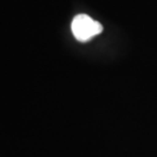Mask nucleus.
Returning a JSON list of instances; mask_svg holds the SVG:
<instances>
[{
  "instance_id": "f257e3e1",
  "label": "nucleus",
  "mask_w": 157,
  "mask_h": 157,
  "mask_svg": "<svg viewBox=\"0 0 157 157\" xmlns=\"http://www.w3.org/2000/svg\"><path fill=\"white\" fill-rule=\"evenodd\" d=\"M71 30L73 36L80 42H86L93 39L95 35L102 32L100 22L93 20L86 14H79L73 17L71 22Z\"/></svg>"
}]
</instances>
